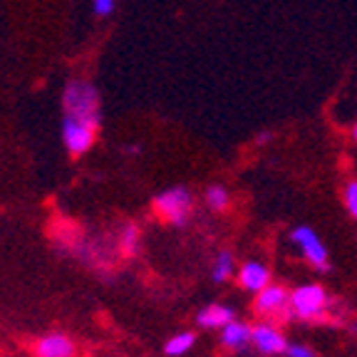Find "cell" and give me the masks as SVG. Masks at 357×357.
<instances>
[{
	"mask_svg": "<svg viewBox=\"0 0 357 357\" xmlns=\"http://www.w3.org/2000/svg\"><path fill=\"white\" fill-rule=\"evenodd\" d=\"M271 280V273H268V268L258 261H248L243 268H241V285L245 290H263Z\"/></svg>",
	"mask_w": 357,
	"mask_h": 357,
	"instance_id": "8fae6325",
	"label": "cell"
},
{
	"mask_svg": "<svg viewBox=\"0 0 357 357\" xmlns=\"http://www.w3.org/2000/svg\"><path fill=\"white\" fill-rule=\"evenodd\" d=\"M122 248L127 253H134L139 248V229L137 226H124L122 231Z\"/></svg>",
	"mask_w": 357,
	"mask_h": 357,
	"instance_id": "9a60e30c",
	"label": "cell"
},
{
	"mask_svg": "<svg viewBox=\"0 0 357 357\" xmlns=\"http://www.w3.org/2000/svg\"><path fill=\"white\" fill-rule=\"evenodd\" d=\"M206 204L208 208H213V211H223V208L229 206V191L223 189L221 184H213L206 189Z\"/></svg>",
	"mask_w": 357,
	"mask_h": 357,
	"instance_id": "5bb4252c",
	"label": "cell"
},
{
	"mask_svg": "<svg viewBox=\"0 0 357 357\" xmlns=\"http://www.w3.org/2000/svg\"><path fill=\"white\" fill-rule=\"evenodd\" d=\"M194 342H196L194 333H178V335H174V337H169L167 345H164V352H167L169 357H181L194 347Z\"/></svg>",
	"mask_w": 357,
	"mask_h": 357,
	"instance_id": "7c38bea8",
	"label": "cell"
},
{
	"mask_svg": "<svg viewBox=\"0 0 357 357\" xmlns=\"http://www.w3.org/2000/svg\"><path fill=\"white\" fill-rule=\"evenodd\" d=\"M231 273H234V256L229 251H221L216 256V266H213V280L216 283H223V280H229Z\"/></svg>",
	"mask_w": 357,
	"mask_h": 357,
	"instance_id": "4fadbf2b",
	"label": "cell"
},
{
	"mask_svg": "<svg viewBox=\"0 0 357 357\" xmlns=\"http://www.w3.org/2000/svg\"><path fill=\"white\" fill-rule=\"evenodd\" d=\"M290 305L288 290L280 285H266L263 290H258L256 298V310L263 315H283V310Z\"/></svg>",
	"mask_w": 357,
	"mask_h": 357,
	"instance_id": "8992f818",
	"label": "cell"
},
{
	"mask_svg": "<svg viewBox=\"0 0 357 357\" xmlns=\"http://www.w3.org/2000/svg\"><path fill=\"white\" fill-rule=\"evenodd\" d=\"M325 307H328V296L320 285H303L296 293H290V310L303 320L320 318Z\"/></svg>",
	"mask_w": 357,
	"mask_h": 357,
	"instance_id": "277c9868",
	"label": "cell"
},
{
	"mask_svg": "<svg viewBox=\"0 0 357 357\" xmlns=\"http://www.w3.org/2000/svg\"><path fill=\"white\" fill-rule=\"evenodd\" d=\"M253 345L261 352H266V355H280V352L288 350L285 337L275 328H271V325H258V328H253Z\"/></svg>",
	"mask_w": 357,
	"mask_h": 357,
	"instance_id": "ba28073f",
	"label": "cell"
},
{
	"mask_svg": "<svg viewBox=\"0 0 357 357\" xmlns=\"http://www.w3.org/2000/svg\"><path fill=\"white\" fill-rule=\"evenodd\" d=\"M100 132L97 124L82 122L77 117H62V142H65V149L73 156H79L84 151H89V146L95 144V137Z\"/></svg>",
	"mask_w": 357,
	"mask_h": 357,
	"instance_id": "3957f363",
	"label": "cell"
},
{
	"mask_svg": "<svg viewBox=\"0 0 357 357\" xmlns=\"http://www.w3.org/2000/svg\"><path fill=\"white\" fill-rule=\"evenodd\" d=\"M117 8V0H92V10L97 17H109Z\"/></svg>",
	"mask_w": 357,
	"mask_h": 357,
	"instance_id": "2e32d148",
	"label": "cell"
},
{
	"mask_svg": "<svg viewBox=\"0 0 357 357\" xmlns=\"http://www.w3.org/2000/svg\"><path fill=\"white\" fill-rule=\"evenodd\" d=\"M288 357H315V352L307 345H288Z\"/></svg>",
	"mask_w": 357,
	"mask_h": 357,
	"instance_id": "ac0fdd59",
	"label": "cell"
},
{
	"mask_svg": "<svg viewBox=\"0 0 357 357\" xmlns=\"http://www.w3.org/2000/svg\"><path fill=\"white\" fill-rule=\"evenodd\" d=\"M191 206H194V199L184 186H172L154 199L156 216H162L172 226H184L191 216Z\"/></svg>",
	"mask_w": 357,
	"mask_h": 357,
	"instance_id": "7a4b0ae2",
	"label": "cell"
},
{
	"mask_svg": "<svg viewBox=\"0 0 357 357\" xmlns=\"http://www.w3.org/2000/svg\"><path fill=\"white\" fill-rule=\"evenodd\" d=\"M221 340L229 350H243L248 342H253V330L245 323H238V320H231L226 328H221Z\"/></svg>",
	"mask_w": 357,
	"mask_h": 357,
	"instance_id": "30bf717a",
	"label": "cell"
},
{
	"mask_svg": "<svg viewBox=\"0 0 357 357\" xmlns=\"http://www.w3.org/2000/svg\"><path fill=\"white\" fill-rule=\"evenodd\" d=\"M62 105H65L67 117H77L82 122L100 127V92H97L95 84L82 82V79H73L65 87Z\"/></svg>",
	"mask_w": 357,
	"mask_h": 357,
	"instance_id": "6da1fadb",
	"label": "cell"
},
{
	"mask_svg": "<svg viewBox=\"0 0 357 357\" xmlns=\"http://www.w3.org/2000/svg\"><path fill=\"white\" fill-rule=\"evenodd\" d=\"M268 139H271V134H268V132H263V134H261V137H258L256 142H258V144H266Z\"/></svg>",
	"mask_w": 357,
	"mask_h": 357,
	"instance_id": "d6986e66",
	"label": "cell"
},
{
	"mask_svg": "<svg viewBox=\"0 0 357 357\" xmlns=\"http://www.w3.org/2000/svg\"><path fill=\"white\" fill-rule=\"evenodd\" d=\"M290 238H293V243L303 251V256H305V261L310 263V266L320 268V271H328V251H325L323 241L315 236V231L307 229V226H298V229L290 234Z\"/></svg>",
	"mask_w": 357,
	"mask_h": 357,
	"instance_id": "5b68a950",
	"label": "cell"
},
{
	"mask_svg": "<svg viewBox=\"0 0 357 357\" xmlns=\"http://www.w3.org/2000/svg\"><path fill=\"white\" fill-rule=\"evenodd\" d=\"M352 137H355V142H357V124H355V129H352Z\"/></svg>",
	"mask_w": 357,
	"mask_h": 357,
	"instance_id": "ffe728a7",
	"label": "cell"
},
{
	"mask_svg": "<svg viewBox=\"0 0 357 357\" xmlns=\"http://www.w3.org/2000/svg\"><path fill=\"white\" fill-rule=\"evenodd\" d=\"M345 204H347V211L357 218V181H350L345 189Z\"/></svg>",
	"mask_w": 357,
	"mask_h": 357,
	"instance_id": "e0dca14e",
	"label": "cell"
},
{
	"mask_svg": "<svg viewBox=\"0 0 357 357\" xmlns=\"http://www.w3.org/2000/svg\"><path fill=\"white\" fill-rule=\"evenodd\" d=\"M231 320H236V312L231 310L229 305H221V303L206 305L196 315V323H199L201 328H226Z\"/></svg>",
	"mask_w": 357,
	"mask_h": 357,
	"instance_id": "9c48e42d",
	"label": "cell"
},
{
	"mask_svg": "<svg viewBox=\"0 0 357 357\" xmlns=\"http://www.w3.org/2000/svg\"><path fill=\"white\" fill-rule=\"evenodd\" d=\"M38 357H75V342L62 333H52L40 337L35 345Z\"/></svg>",
	"mask_w": 357,
	"mask_h": 357,
	"instance_id": "52a82bcc",
	"label": "cell"
}]
</instances>
